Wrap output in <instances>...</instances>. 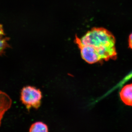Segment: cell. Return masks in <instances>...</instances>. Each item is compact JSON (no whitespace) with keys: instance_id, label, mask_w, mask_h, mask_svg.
<instances>
[{"instance_id":"5b68a950","label":"cell","mask_w":132,"mask_h":132,"mask_svg":"<svg viewBox=\"0 0 132 132\" xmlns=\"http://www.w3.org/2000/svg\"><path fill=\"white\" fill-rule=\"evenodd\" d=\"M9 40V38L6 36L2 24H0V56L3 54L7 48L10 47L8 43Z\"/></svg>"},{"instance_id":"6da1fadb","label":"cell","mask_w":132,"mask_h":132,"mask_svg":"<svg viewBox=\"0 0 132 132\" xmlns=\"http://www.w3.org/2000/svg\"><path fill=\"white\" fill-rule=\"evenodd\" d=\"M75 42L78 45L92 48L102 61H108L117 57L115 38L112 34L103 28H94L81 37L76 36Z\"/></svg>"},{"instance_id":"8992f818","label":"cell","mask_w":132,"mask_h":132,"mask_svg":"<svg viewBox=\"0 0 132 132\" xmlns=\"http://www.w3.org/2000/svg\"><path fill=\"white\" fill-rule=\"evenodd\" d=\"M31 132H48V128L47 125L42 122H37L31 125L29 128Z\"/></svg>"},{"instance_id":"277c9868","label":"cell","mask_w":132,"mask_h":132,"mask_svg":"<svg viewBox=\"0 0 132 132\" xmlns=\"http://www.w3.org/2000/svg\"><path fill=\"white\" fill-rule=\"evenodd\" d=\"M10 102L11 99L6 94L0 91V124L3 115L11 105V104H8L3 106V104Z\"/></svg>"},{"instance_id":"3957f363","label":"cell","mask_w":132,"mask_h":132,"mask_svg":"<svg viewBox=\"0 0 132 132\" xmlns=\"http://www.w3.org/2000/svg\"><path fill=\"white\" fill-rule=\"evenodd\" d=\"M120 96L126 105L132 106V84L126 85L122 88Z\"/></svg>"},{"instance_id":"7a4b0ae2","label":"cell","mask_w":132,"mask_h":132,"mask_svg":"<svg viewBox=\"0 0 132 132\" xmlns=\"http://www.w3.org/2000/svg\"><path fill=\"white\" fill-rule=\"evenodd\" d=\"M42 98L39 89L31 86L25 87L22 89L21 100L28 110L31 108L38 109L40 106Z\"/></svg>"},{"instance_id":"52a82bcc","label":"cell","mask_w":132,"mask_h":132,"mask_svg":"<svg viewBox=\"0 0 132 132\" xmlns=\"http://www.w3.org/2000/svg\"><path fill=\"white\" fill-rule=\"evenodd\" d=\"M128 42H129V47L132 49V33L129 36Z\"/></svg>"}]
</instances>
